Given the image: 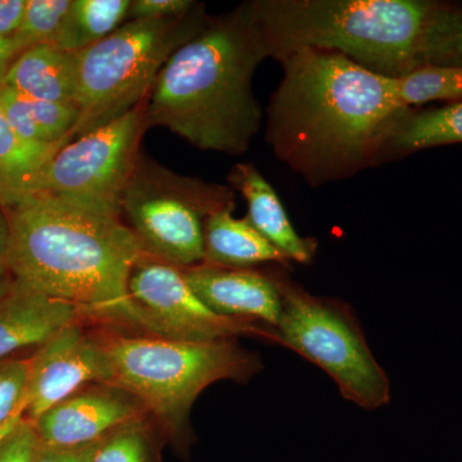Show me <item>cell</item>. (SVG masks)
I'll list each match as a JSON object with an SVG mask.
<instances>
[{
	"label": "cell",
	"mask_w": 462,
	"mask_h": 462,
	"mask_svg": "<svg viewBox=\"0 0 462 462\" xmlns=\"http://www.w3.org/2000/svg\"><path fill=\"white\" fill-rule=\"evenodd\" d=\"M281 62L266 134L279 160L316 185L376 160L407 114L394 79L336 51L300 50Z\"/></svg>",
	"instance_id": "6da1fadb"
},
{
	"label": "cell",
	"mask_w": 462,
	"mask_h": 462,
	"mask_svg": "<svg viewBox=\"0 0 462 462\" xmlns=\"http://www.w3.org/2000/svg\"><path fill=\"white\" fill-rule=\"evenodd\" d=\"M16 284L72 303L88 316L132 325L129 285L144 249L112 207L32 191L0 205Z\"/></svg>",
	"instance_id": "7a4b0ae2"
},
{
	"label": "cell",
	"mask_w": 462,
	"mask_h": 462,
	"mask_svg": "<svg viewBox=\"0 0 462 462\" xmlns=\"http://www.w3.org/2000/svg\"><path fill=\"white\" fill-rule=\"evenodd\" d=\"M269 57L252 2L209 18L167 60L145 100L149 127H165L202 151L242 154L263 111L252 80Z\"/></svg>",
	"instance_id": "3957f363"
},
{
	"label": "cell",
	"mask_w": 462,
	"mask_h": 462,
	"mask_svg": "<svg viewBox=\"0 0 462 462\" xmlns=\"http://www.w3.org/2000/svg\"><path fill=\"white\" fill-rule=\"evenodd\" d=\"M252 7L269 57L336 51L392 79L428 65L445 11L421 0H258Z\"/></svg>",
	"instance_id": "277c9868"
},
{
	"label": "cell",
	"mask_w": 462,
	"mask_h": 462,
	"mask_svg": "<svg viewBox=\"0 0 462 462\" xmlns=\"http://www.w3.org/2000/svg\"><path fill=\"white\" fill-rule=\"evenodd\" d=\"M112 366L109 384L129 392L170 428L187 425L193 403L220 380L245 382L261 369L258 357L236 345L178 342L157 337H103Z\"/></svg>",
	"instance_id": "5b68a950"
},
{
	"label": "cell",
	"mask_w": 462,
	"mask_h": 462,
	"mask_svg": "<svg viewBox=\"0 0 462 462\" xmlns=\"http://www.w3.org/2000/svg\"><path fill=\"white\" fill-rule=\"evenodd\" d=\"M208 20L205 5H196L178 17L127 21L79 51L74 139L145 102L170 57Z\"/></svg>",
	"instance_id": "8992f818"
},
{
	"label": "cell",
	"mask_w": 462,
	"mask_h": 462,
	"mask_svg": "<svg viewBox=\"0 0 462 462\" xmlns=\"http://www.w3.org/2000/svg\"><path fill=\"white\" fill-rule=\"evenodd\" d=\"M282 316L275 328L281 346L311 361L336 382L340 394L365 410L391 402V382L351 307L307 293L288 279L276 278Z\"/></svg>",
	"instance_id": "52a82bcc"
},
{
	"label": "cell",
	"mask_w": 462,
	"mask_h": 462,
	"mask_svg": "<svg viewBox=\"0 0 462 462\" xmlns=\"http://www.w3.org/2000/svg\"><path fill=\"white\" fill-rule=\"evenodd\" d=\"M233 208L227 188L179 175L144 154L118 203L145 254L179 269L205 261L207 218Z\"/></svg>",
	"instance_id": "ba28073f"
},
{
	"label": "cell",
	"mask_w": 462,
	"mask_h": 462,
	"mask_svg": "<svg viewBox=\"0 0 462 462\" xmlns=\"http://www.w3.org/2000/svg\"><path fill=\"white\" fill-rule=\"evenodd\" d=\"M147 130L143 102L67 143L33 173L20 194L42 191L118 209L123 191L143 156L142 141Z\"/></svg>",
	"instance_id": "9c48e42d"
},
{
	"label": "cell",
	"mask_w": 462,
	"mask_h": 462,
	"mask_svg": "<svg viewBox=\"0 0 462 462\" xmlns=\"http://www.w3.org/2000/svg\"><path fill=\"white\" fill-rule=\"evenodd\" d=\"M127 291L132 327L152 337L199 343L254 337L281 346L272 327L216 315L194 293L181 269L149 254L134 266Z\"/></svg>",
	"instance_id": "30bf717a"
},
{
	"label": "cell",
	"mask_w": 462,
	"mask_h": 462,
	"mask_svg": "<svg viewBox=\"0 0 462 462\" xmlns=\"http://www.w3.org/2000/svg\"><path fill=\"white\" fill-rule=\"evenodd\" d=\"M112 380L102 337L88 334L79 322L57 333L29 358L25 418L36 421L81 388Z\"/></svg>",
	"instance_id": "8fae6325"
},
{
	"label": "cell",
	"mask_w": 462,
	"mask_h": 462,
	"mask_svg": "<svg viewBox=\"0 0 462 462\" xmlns=\"http://www.w3.org/2000/svg\"><path fill=\"white\" fill-rule=\"evenodd\" d=\"M138 398L116 385L90 384L33 421L42 445L74 448L98 442L125 422L145 416Z\"/></svg>",
	"instance_id": "7c38bea8"
},
{
	"label": "cell",
	"mask_w": 462,
	"mask_h": 462,
	"mask_svg": "<svg viewBox=\"0 0 462 462\" xmlns=\"http://www.w3.org/2000/svg\"><path fill=\"white\" fill-rule=\"evenodd\" d=\"M181 270L194 293L216 315L278 327L282 303L276 278L206 263Z\"/></svg>",
	"instance_id": "4fadbf2b"
},
{
	"label": "cell",
	"mask_w": 462,
	"mask_h": 462,
	"mask_svg": "<svg viewBox=\"0 0 462 462\" xmlns=\"http://www.w3.org/2000/svg\"><path fill=\"white\" fill-rule=\"evenodd\" d=\"M81 316L84 312L72 303L14 282V288L0 300V361L21 349L39 348Z\"/></svg>",
	"instance_id": "5bb4252c"
},
{
	"label": "cell",
	"mask_w": 462,
	"mask_h": 462,
	"mask_svg": "<svg viewBox=\"0 0 462 462\" xmlns=\"http://www.w3.org/2000/svg\"><path fill=\"white\" fill-rule=\"evenodd\" d=\"M230 181L248 205V223L289 263L309 264L315 256V240L302 238L289 220L276 191L256 167L239 163L230 172Z\"/></svg>",
	"instance_id": "9a60e30c"
},
{
	"label": "cell",
	"mask_w": 462,
	"mask_h": 462,
	"mask_svg": "<svg viewBox=\"0 0 462 462\" xmlns=\"http://www.w3.org/2000/svg\"><path fill=\"white\" fill-rule=\"evenodd\" d=\"M3 84L30 98L76 105L78 53L54 44L36 45L18 56Z\"/></svg>",
	"instance_id": "2e32d148"
},
{
	"label": "cell",
	"mask_w": 462,
	"mask_h": 462,
	"mask_svg": "<svg viewBox=\"0 0 462 462\" xmlns=\"http://www.w3.org/2000/svg\"><path fill=\"white\" fill-rule=\"evenodd\" d=\"M233 209H221L205 224V261L227 269H248L254 264H289L272 243L261 236L247 218L233 217Z\"/></svg>",
	"instance_id": "e0dca14e"
},
{
	"label": "cell",
	"mask_w": 462,
	"mask_h": 462,
	"mask_svg": "<svg viewBox=\"0 0 462 462\" xmlns=\"http://www.w3.org/2000/svg\"><path fill=\"white\" fill-rule=\"evenodd\" d=\"M0 111L21 138L38 144L72 141L80 118L76 105L30 98L5 84H0Z\"/></svg>",
	"instance_id": "ac0fdd59"
},
{
	"label": "cell",
	"mask_w": 462,
	"mask_h": 462,
	"mask_svg": "<svg viewBox=\"0 0 462 462\" xmlns=\"http://www.w3.org/2000/svg\"><path fill=\"white\" fill-rule=\"evenodd\" d=\"M130 5L132 0H72L57 47L79 53L103 41L126 20Z\"/></svg>",
	"instance_id": "d6986e66"
},
{
	"label": "cell",
	"mask_w": 462,
	"mask_h": 462,
	"mask_svg": "<svg viewBox=\"0 0 462 462\" xmlns=\"http://www.w3.org/2000/svg\"><path fill=\"white\" fill-rule=\"evenodd\" d=\"M69 142L71 141L57 144L27 142L12 129L0 111V205L18 196L33 173Z\"/></svg>",
	"instance_id": "ffe728a7"
},
{
	"label": "cell",
	"mask_w": 462,
	"mask_h": 462,
	"mask_svg": "<svg viewBox=\"0 0 462 462\" xmlns=\"http://www.w3.org/2000/svg\"><path fill=\"white\" fill-rule=\"evenodd\" d=\"M462 143V102L410 116L397 124L388 144L400 151H419Z\"/></svg>",
	"instance_id": "44dd1931"
},
{
	"label": "cell",
	"mask_w": 462,
	"mask_h": 462,
	"mask_svg": "<svg viewBox=\"0 0 462 462\" xmlns=\"http://www.w3.org/2000/svg\"><path fill=\"white\" fill-rule=\"evenodd\" d=\"M394 88L406 108L436 100L462 102V67H420L394 79Z\"/></svg>",
	"instance_id": "7402d4cb"
},
{
	"label": "cell",
	"mask_w": 462,
	"mask_h": 462,
	"mask_svg": "<svg viewBox=\"0 0 462 462\" xmlns=\"http://www.w3.org/2000/svg\"><path fill=\"white\" fill-rule=\"evenodd\" d=\"M71 7L72 0H27L23 21L14 36L21 50L56 45Z\"/></svg>",
	"instance_id": "603a6c76"
},
{
	"label": "cell",
	"mask_w": 462,
	"mask_h": 462,
	"mask_svg": "<svg viewBox=\"0 0 462 462\" xmlns=\"http://www.w3.org/2000/svg\"><path fill=\"white\" fill-rule=\"evenodd\" d=\"M90 462H153L145 416L125 422L98 440Z\"/></svg>",
	"instance_id": "cb8c5ba5"
},
{
	"label": "cell",
	"mask_w": 462,
	"mask_h": 462,
	"mask_svg": "<svg viewBox=\"0 0 462 462\" xmlns=\"http://www.w3.org/2000/svg\"><path fill=\"white\" fill-rule=\"evenodd\" d=\"M29 358L0 361V427L18 415H25Z\"/></svg>",
	"instance_id": "d4e9b609"
},
{
	"label": "cell",
	"mask_w": 462,
	"mask_h": 462,
	"mask_svg": "<svg viewBox=\"0 0 462 462\" xmlns=\"http://www.w3.org/2000/svg\"><path fill=\"white\" fill-rule=\"evenodd\" d=\"M427 66L462 67V12L445 8L431 42Z\"/></svg>",
	"instance_id": "484cf974"
},
{
	"label": "cell",
	"mask_w": 462,
	"mask_h": 462,
	"mask_svg": "<svg viewBox=\"0 0 462 462\" xmlns=\"http://www.w3.org/2000/svg\"><path fill=\"white\" fill-rule=\"evenodd\" d=\"M41 439L32 421L23 416L0 442V462H35Z\"/></svg>",
	"instance_id": "4316f807"
},
{
	"label": "cell",
	"mask_w": 462,
	"mask_h": 462,
	"mask_svg": "<svg viewBox=\"0 0 462 462\" xmlns=\"http://www.w3.org/2000/svg\"><path fill=\"white\" fill-rule=\"evenodd\" d=\"M196 5L193 0H132L127 18L134 21L178 17Z\"/></svg>",
	"instance_id": "83f0119b"
},
{
	"label": "cell",
	"mask_w": 462,
	"mask_h": 462,
	"mask_svg": "<svg viewBox=\"0 0 462 462\" xmlns=\"http://www.w3.org/2000/svg\"><path fill=\"white\" fill-rule=\"evenodd\" d=\"M97 443L98 442L74 447V448H57V447H48L41 443L35 462H90Z\"/></svg>",
	"instance_id": "f1b7e54d"
},
{
	"label": "cell",
	"mask_w": 462,
	"mask_h": 462,
	"mask_svg": "<svg viewBox=\"0 0 462 462\" xmlns=\"http://www.w3.org/2000/svg\"><path fill=\"white\" fill-rule=\"evenodd\" d=\"M27 0H0V38H14L25 14Z\"/></svg>",
	"instance_id": "f546056e"
},
{
	"label": "cell",
	"mask_w": 462,
	"mask_h": 462,
	"mask_svg": "<svg viewBox=\"0 0 462 462\" xmlns=\"http://www.w3.org/2000/svg\"><path fill=\"white\" fill-rule=\"evenodd\" d=\"M21 53L23 50L14 38H0V84H3L9 69Z\"/></svg>",
	"instance_id": "4dcf8cb0"
},
{
	"label": "cell",
	"mask_w": 462,
	"mask_h": 462,
	"mask_svg": "<svg viewBox=\"0 0 462 462\" xmlns=\"http://www.w3.org/2000/svg\"><path fill=\"white\" fill-rule=\"evenodd\" d=\"M8 243L9 229L7 218L0 208V275H9L8 273Z\"/></svg>",
	"instance_id": "1f68e13d"
},
{
	"label": "cell",
	"mask_w": 462,
	"mask_h": 462,
	"mask_svg": "<svg viewBox=\"0 0 462 462\" xmlns=\"http://www.w3.org/2000/svg\"><path fill=\"white\" fill-rule=\"evenodd\" d=\"M14 288V279L9 275H0V300Z\"/></svg>",
	"instance_id": "d6a6232c"
},
{
	"label": "cell",
	"mask_w": 462,
	"mask_h": 462,
	"mask_svg": "<svg viewBox=\"0 0 462 462\" xmlns=\"http://www.w3.org/2000/svg\"><path fill=\"white\" fill-rule=\"evenodd\" d=\"M23 416L25 415H18L16 416V418L12 419L11 421L7 422V424L3 425V427H0V442H2L3 438L7 436L9 431H11L12 430H14V427H16V425L18 424V422H20L21 419H23Z\"/></svg>",
	"instance_id": "836d02e7"
}]
</instances>
